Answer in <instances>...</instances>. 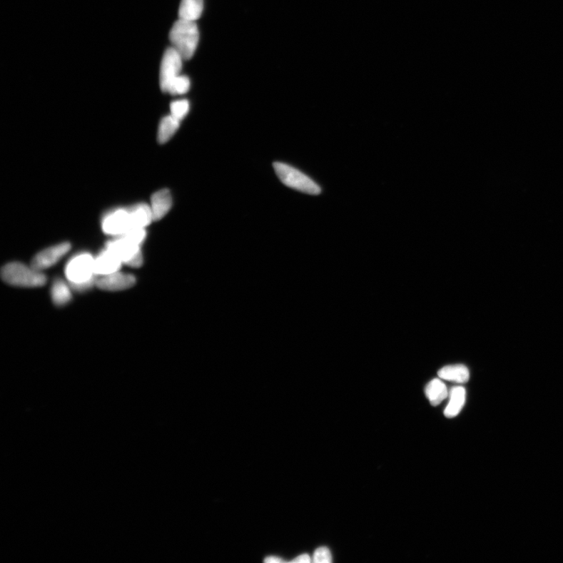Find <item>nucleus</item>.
Returning a JSON list of instances; mask_svg holds the SVG:
<instances>
[{
	"instance_id": "1",
	"label": "nucleus",
	"mask_w": 563,
	"mask_h": 563,
	"mask_svg": "<svg viewBox=\"0 0 563 563\" xmlns=\"http://www.w3.org/2000/svg\"><path fill=\"white\" fill-rule=\"evenodd\" d=\"M169 39L183 60L192 59L199 43V29L195 21L179 19L171 28Z\"/></svg>"
},
{
	"instance_id": "2",
	"label": "nucleus",
	"mask_w": 563,
	"mask_h": 563,
	"mask_svg": "<svg viewBox=\"0 0 563 563\" xmlns=\"http://www.w3.org/2000/svg\"><path fill=\"white\" fill-rule=\"evenodd\" d=\"M1 275L5 283L19 288H40L47 281L43 272L20 263L6 265L2 268Z\"/></svg>"
},
{
	"instance_id": "3",
	"label": "nucleus",
	"mask_w": 563,
	"mask_h": 563,
	"mask_svg": "<svg viewBox=\"0 0 563 563\" xmlns=\"http://www.w3.org/2000/svg\"><path fill=\"white\" fill-rule=\"evenodd\" d=\"M274 169L277 176L285 186L300 192L311 195H318L321 193V188L317 185L312 178L295 168L284 163H274Z\"/></svg>"
},
{
	"instance_id": "4",
	"label": "nucleus",
	"mask_w": 563,
	"mask_h": 563,
	"mask_svg": "<svg viewBox=\"0 0 563 563\" xmlns=\"http://www.w3.org/2000/svg\"><path fill=\"white\" fill-rule=\"evenodd\" d=\"M141 246V243L128 236L120 235L108 242L106 248L113 252L122 263L132 268H140L143 264Z\"/></svg>"
},
{
	"instance_id": "5",
	"label": "nucleus",
	"mask_w": 563,
	"mask_h": 563,
	"mask_svg": "<svg viewBox=\"0 0 563 563\" xmlns=\"http://www.w3.org/2000/svg\"><path fill=\"white\" fill-rule=\"evenodd\" d=\"M95 258L83 253L69 260L65 269V273L70 284H78L91 280L97 275L94 269Z\"/></svg>"
},
{
	"instance_id": "6",
	"label": "nucleus",
	"mask_w": 563,
	"mask_h": 563,
	"mask_svg": "<svg viewBox=\"0 0 563 563\" xmlns=\"http://www.w3.org/2000/svg\"><path fill=\"white\" fill-rule=\"evenodd\" d=\"M183 60L182 56L173 46L166 51L160 68V86L163 92L168 93L171 83L181 76Z\"/></svg>"
},
{
	"instance_id": "7",
	"label": "nucleus",
	"mask_w": 563,
	"mask_h": 563,
	"mask_svg": "<svg viewBox=\"0 0 563 563\" xmlns=\"http://www.w3.org/2000/svg\"><path fill=\"white\" fill-rule=\"evenodd\" d=\"M102 228L106 234L113 236H120L136 230L128 208L114 210L106 215L103 219Z\"/></svg>"
},
{
	"instance_id": "8",
	"label": "nucleus",
	"mask_w": 563,
	"mask_h": 563,
	"mask_svg": "<svg viewBox=\"0 0 563 563\" xmlns=\"http://www.w3.org/2000/svg\"><path fill=\"white\" fill-rule=\"evenodd\" d=\"M71 250V244L68 242L55 245L46 248L37 254L31 260V265L37 270L43 272L45 269L56 265L68 254Z\"/></svg>"
},
{
	"instance_id": "9",
	"label": "nucleus",
	"mask_w": 563,
	"mask_h": 563,
	"mask_svg": "<svg viewBox=\"0 0 563 563\" xmlns=\"http://www.w3.org/2000/svg\"><path fill=\"white\" fill-rule=\"evenodd\" d=\"M136 283L134 275L118 271L98 276L96 287L107 291H121L132 288Z\"/></svg>"
},
{
	"instance_id": "10",
	"label": "nucleus",
	"mask_w": 563,
	"mask_h": 563,
	"mask_svg": "<svg viewBox=\"0 0 563 563\" xmlns=\"http://www.w3.org/2000/svg\"><path fill=\"white\" fill-rule=\"evenodd\" d=\"M121 260L108 248H106L99 255L95 258V273L98 275H105L120 271L122 265Z\"/></svg>"
},
{
	"instance_id": "11",
	"label": "nucleus",
	"mask_w": 563,
	"mask_h": 563,
	"mask_svg": "<svg viewBox=\"0 0 563 563\" xmlns=\"http://www.w3.org/2000/svg\"><path fill=\"white\" fill-rule=\"evenodd\" d=\"M150 206L153 221H158L164 218L173 207V197H171L170 191L164 189L153 193Z\"/></svg>"
},
{
	"instance_id": "12",
	"label": "nucleus",
	"mask_w": 563,
	"mask_h": 563,
	"mask_svg": "<svg viewBox=\"0 0 563 563\" xmlns=\"http://www.w3.org/2000/svg\"><path fill=\"white\" fill-rule=\"evenodd\" d=\"M128 209L134 228H146L153 221L151 206L146 203H137Z\"/></svg>"
},
{
	"instance_id": "13",
	"label": "nucleus",
	"mask_w": 563,
	"mask_h": 563,
	"mask_svg": "<svg viewBox=\"0 0 563 563\" xmlns=\"http://www.w3.org/2000/svg\"><path fill=\"white\" fill-rule=\"evenodd\" d=\"M450 397V402L446 407L445 415L447 418H454L460 414L466 402V389L462 387H455L452 388Z\"/></svg>"
},
{
	"instance_id": "14",
	"label": "nucleus",
	"mask_w": 563,
	"mask_h": 563,
	"mask_svg": "<svg viewBox=\"0 0 563 563\" xmlns=\"http://www.w3.org/2000/svg\"><path fill=\"white\" fill-rule=\"evenodd\" d=\"M438 375L440 379L459 383L470 380L469 370L463 365H447L438 372Z\"/></svg>"
},
{
	"instance_id": "15",
	"label": "nucleus",
	"mask_w": 563,
	"mask_h": 563,
	"mask_svg": "<svg viewBox=\"0 0 563 563\" xmlns=\"http://www.w3.org/2000/svg\"><path fill=\"white\" fill-rule=\"evenodd\" d=\"M205 0H181L178 17L181 19L196 21L200 19Z\"/></svg>"
},
{
	"instance_id": "16",
	"label": "nucleus",
	"mask_w": 563,
	"mask_h": 563,
	"mask_svg": "<svg viewBox=\"0 0 563 563\" xmlns=\"http://www.w3.org/2000/svg\"><path fill=\"white\" fill-rule=\"evenodd\" d=\"M71 290L69 283L68 284L62 280H56L51 289V296L55 305H68L72 298Z\"/></svg>"
},
{
	"instance_id": "17",
	"label": "nucleus",
	"mask_w": 563,
	"mask_h": 563,
	"mask_svg": "<svg viewBox=\"0 0 563 563\" xmlns=\"http://www.w3.org/2000/svg\"><path fill=\"white\" fill-rule=\"evenodd\" d=\"M426 395L432 406L442 403L450 394L445 383L438 379L432 380L426 387Z\"/></svg>"
},
{
	"instance_id": "18",
	"label": "nucleus",
	"mask_w": 563,
	"mask_h": 563,
	"mask_svg": "<svg viewBox=\"0 0 563 563\" xmlns=\"http://www.w3.org/2000/svg\"><path fill=\"white\" fill-rule=\"evenodd\" d=\"M181 121L173 116H166L162 118L158 128V138L161 144L168 142L171 138L176 134L179 126H181Z\"/></svg>"
},
{
	"instance_id": "19",
	"label": "nucleus",
	"mask_w": 563,
	"mask_h": 563,
	"mask_svg": "<svg viewBox=\"0 0 563 563\" xmlns=\"http://www.w3.org/2000/svg\"><path fill=\"white\" fill-rule=\"evenodd\" d=\"M191 81L185 76H178L171 83L168 93L171 95H183L190 91Z\"/></svg>"
},
{
	"instance_id": "20",
	"label": "nucleus",
	"mask_w": 563,
	"mask_h": 563,
	"mask_svg": "<svg viewBox=\"0 0 563 563\" xmlns=\"http://www.w3.org/2000/svg\"><path fill=\"white\" fill-rule=\"evenodd\" d=\"M171 116L182 121L190 111V103L186 100L174 101L171 103Z\"/></svg>"
},
{
	"instance_id": "21",
	"label": "nucleus",
	"mask_w": 563,
	"mask_h": 563,
	"mask_svg": "<svg viewBox=\"0 0 563 563\" xmlns=\"http://www.w3.org/2000/svg\"><path fill=\"white\" fill-rule=\"evenodd\" d=\"M313 561L316 563H330L333 559L330 549L326 547L317 549L314 554Z\"/></svg>"
},
{
	"instance_id": "22",
	"label": "nucleus",
	"mask_w": 563,
	"mask_h": 563,
	"mask_svg": "<svg viewBox=\"0 0 563 563\" xmlns=\"http://www.w3.org/2000/svg\"><path fill=\"white\" fill-rule=\"evenodd\" d=\"M310 562H311V558H310V557L308 556V554H301V556H299V557H297L296 559H293V560L291 561V562H293V563H295V562H300H300H305V563H309Z\"/></svg>"
},
{
	"instance_id": "23",
	"label": "nucleus",
	"mask_w": 563,
	"mask_h": 563,
	"mask_svg": "<svg viewBox=\"0 0 563 563\" xmlns=\"http://www.w3.org/2000/svg\"><path fill=\"white\" fill-rule=\"evenodd\" d=\"M265 562H268V563H279V562H285V561H284V560H283V559H282L281 558H280V557H267V558L265 559Z\"/></svg>"
}]
</instances>
